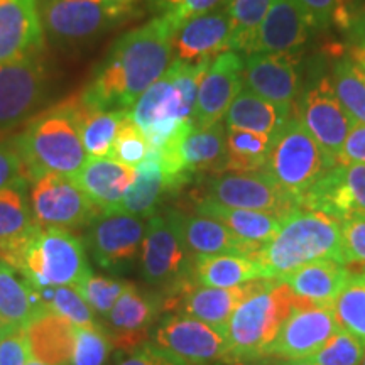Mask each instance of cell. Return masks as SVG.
<instances>
[{"instance_id": "cell-9", "label": "cell", "mask_w": 365, "mask_h": 365, "mask_svg": "<svg viewBox=\"0 0 365 365\" xmlns=\"http://www.w3.org/2000/svg\"><path fill=\"white\" fill-rule=\"evenodd\" d=\"M195 255L182 237L178 210L148 218L140 250V266L148 284L168 293L191 279Z\"/></svg>"}, {"instance_id": "cell-38", "label": "cell", "mask_w": 365, "mask_h": 365, "mask_svg": "<svg viewBox=\"0 0 365 365\" xmlns=\"http://www.w3.org/2000/svg\"><path fill=\"white\" fill-rule=\"evenodd\" d=\"M272 135L225 127V170L230 173L261 171L266 163Z\"/></svg>"}, {"instance_id": "cell-22", "label": "cell", "mask_w": 365, "mask_h": 365, "mask_svg": "<svg viewBox=\"0 0 365 365\" xmlns=\"http://www.w3.org/2000/svg\"><path fill=\"white\" fill-rule=\"evenodd\" d=\"M244 58L225 51L212 59L198 88L193 112L195 127H210L222 122L232 102L244 88Z\"/></svg>"}, {"instance_id": "cell-32", "label": "cell", "mask_w": 365, "mask_h": 365, "mask_svg": "<svg viewBox=\"0 0 365 365\" xmlns=\"http://www.w3.org/2000/svg\"><path fill=\"white\" fill-rule=\"evenodd\" d=\"M191 277L200 286L234 287L267 276L261 264L254 259L232 254H217L195 255Z\"/></svg>"}, {"instance_id": "cell-46", "label": "cell", "mask_w": 365, "mask_h": 365, "mask_svg": "<svg viewBox=\"0 0 365 365\" xmlns=\"http://www.w3.org/2000/svg\"><path fill=\"white\" fill-rule=\"evenodd\" d=\"M112 350L113 344L103 328L76 327L71 365H105Z\"/></svg>"}, {"instance_id": "cell-59", "label": "cell", "mask_w": 365, "mask_h": 365, "mask_svg": "<svg viewBox=\"0 0 365 365\" xmlns=\"http://www.w3.org/2000/svg\"><path fill=\"white\" fill-rule=\"evenodd\" d=\"M362 365H365V355H364V360H362Z\"/></svg>"}, {"instance_id": "cell-56", "label": "cell", "mask_w": 365, "mask_h": 365, "mask_svg": "<svg viewBox=\"0 0 365 365\" xmlns=\"http://www.w3.org/2000/svg\"><path fill=\"white\" fill-rule=\"evenodd\" d=\"M277 365H314V364H309L307 360H279Z\"/></svg>"}, {"instance_id": "cell-42", "label": "cell", "mask_w": 365, "mask_h": 365, "mask_svg": "<svg viewBox=\"0 0 365 365\" xmlns=\"http://www.w3.org/2000/svg\"><path fill=\"white\" fill-rule=\"evenodd\" d=\"M39 293L46 309H51V312L70 319L75 327L103 328L102 322L95 317L86 301L73 286L41 287Z\"/></svg>"}, {"instance_id": "cell-21", "label": "cell", "mask_w": 365, "mask_h": 365, "mask_svg": "<svg viewBox=\"0 0 365 365\" xmlns=\"http://www.w3.org/2000/svg\"><path fill=\"white\" fill-rule=\"evenodd\" d=\"M232 21L227 0L220 7L191 17L173 34V61L200 63L230 51Z\"/></svg>"}, {"instance_id": "cell-37", "label": "cell", "mask_w": 365, "mask_h": 365, "mask_svg": "<svg viewBox=\"0 0 365 365\" xmlns=\"http://www.w3.org/2000/svg\"><path fill=\"white\" fill-rule=\"evenodd\" d=\"M333 88L344 110L355 124H365V71L346 53H341L330 66Z\"/></svg>"}, {"instance_id": "cell-11", "label": "cell", "mask_w": 365, "mask_h": 365, "mask_svg": "<svg viewBox=\"0 0 365 365\" xmlns=\"http://www.w3.org/2000/svg\"><path fill=\"white\" fill-rule=\"evenodd\" d=\"M129 9L105 0H39L44 33L61 44H76L97 38L112 27Z\"/></svg>"}, {"instance_id": "cell-49", "label": "cell", "mask_w": 365, "mask_h": 365, "mask_svg": "<svg viewBox=\"0 0 365 365\" xmlns=\"http://www.w3.org/2000/svg\"><path fill=\"white\" fill-rule=\"evenodd\" d=\"M115 365H186L180 360L170 357L159 350L156 345L145 341L140 346H135L125 352H118L115 357Z\"/></svg>"}, {"instance_id": "cell-6", "label": "cell", "mask_w": 365, "mask_h": 365, "mask_svg": "<svg viewBox=\"0 0 365 365\" xmlns=\"http://www.w3.org/2000/svg\"><path fill=\"white\" fill-rule=\"evenodd\" d=\"M298 298L277 277L267 279L237 307L227 328V354L223 362L262 359L264 350L293 313Z\"/></svg>"}, {"instance_id": "cell-28", "label": "cell", "mask_w": 365, "mask_h": 365, "mask_svg": "<svg viewBox=\"0 0 365 365\" xmlns=\"http://www.w3.org/2000/svg\"><path fill=\"white\" fill-rule=\"evenodd\" d=\"M46 307L39 289L0 254V322L7 330H24Z\"/></svg>"}, {"instance_id": "cell-55", "label": "cell", "mask_w": 365, "mask_h": 365, "mask_svg": "<svg viewBox=\"0 0 365 365\" xmlns=\"http://www.w3.org/2000/svg\"><path fill=\"white\" fill-rule=\"evenodd\" d=\"M107 4H110V6H115V7H122V9H129V6L134 0H105Z\"/></svg>"}, {"instance_id": "cell-40", "label": "cell", "mask_w": 365, "mask_h": 365, "mask_svg": "<svg viewBox=\"0 0 365 365\" xmlns=\"http://www.w3.org/2000/svg\"><path fill=\"white\" fill-rule=\"evenodd\" d=\"M274 0H227L232 21L230 51L245 54Z\"/></svg>"}, {"instance_id": "cell-50", "label": "cell", "mask_w": 365, "mask_h": 365, "mask_svg": "<svg viewBox=\"0 0 365 365\" xmlns=\"http://www.w3.org/2000/svg\"><path fill=\"white\" fill-rule=\"evenodd\" d=\"M26 180L24 164L21 161L16 144L0 140V190Z\"/></svg>"}, {"instance_id": "cell-14", "label": "cell", "mask_w": 365, "mask_h": 365, "mask_svg": "<svg viewBox=\"0 0 365 365\" xmlns=\"http://www.w3.org/2000/svg\"><path fill=\"white\" fill-rule=\"evenodd\" d=\"M150 344L186 365L223 362L227 354V336L222 331L180 313L161 319Z\"/></svg>"}, {"instance_id": "cell-51", "label": "cell", "mask_w": 365, "mask_h": 365, "mask_svg": "<svg viewBox=\"0 0 365 365\" xmlns=\"http://www.w3.org/2000/svg\"><path fill=\"white\" fill-rule=\"evenodd\" d=\"M31 350L24 330H9L0 339V365H26Z\"/></svg>"}, {"instance_id": "cell-47", "label": "cell", "mask_w": 365, "mask_h": 365, "mask_svg": "<svg viewBox=\"0 0 365 365\" xmlns=\"http://www.w3.org/2000/svg\"><path fill=\"white\" fill-rule=\"evenodd\" d=\"M344 266L355 274H365V217L340 222Z\"/></svg>"}, {"instance_id": "cell-57", "label": "cell", "mask_w": 365, "mask_h": 365, "mask_svg": "<svg viewBox=\"0 0 365 365\" xmlns=\"http://www.w3.org/2000/svg\"><path fill=\"white\" fill-rule=\"evenodd\" d=\"M26 365H44V364H41L39 360H36V359L31 357L29 360H27V364H26Z\"/></svg>"}, {"instance_id": "cell-17", "label": "cell", "mask_w": 365, "mask_h": 365, "mask_svg": "<svg viewBox=\"0 0 365 365\" xmlns=\"http://www.w3.org/2000/svg\"><path fill=\"white\" fill-rule=\"evenodd\" d=\"M340 330L331 308L301 303L287 317L262 359L301 360L313 355Z\"/></svg>"}, {"instance_id": "cell-41", "label": "cell", "mask_w": 365, "mask_h": 365, "mask_svg": "<svg viewBox=\"0 0 365 365\" xmlns=\"http://www.w3.org/2000/svg\"><path fill=\"white\" fill-rule=\"evenodd\" d=\"M307 14L314 33H327L330 29L346 31L360 6L359 0H294Z\"/></svg>"}, {"instance_id": "cell-60", "label": "cell", "mask_w": 365, "mask_h": 365, "mask_svg": "<svg viewBox=\"0 0 365 365\" xmlns=\"http://www.w3.org/2000/svg\"><path fill=\"white\" fill-rule=\"evenodd\" d=\"M359 2H362V4H365V0H359Z\"/></svg>"}, {"instance_id": "cell-8", "label": "cell", "mask_w": 365, "mask_h": 365, "mask_svg": "<svg viewBox=\"0 0 365 365\" xmlns=\"http://www.w3.org/2000/svg\"><path fill=\"white\" fill-rule=\"evenodd\" d=\"M336 164L293 110L284 125L272 135L261 171L298 202Z\"/></svg>"}, {"instance_id": "cell-30", "label": "cell", "mask_w": 365, "mask_h": 365, "mask_svg": "<svg viewBox=\"0 0 365 365\" xmlns=\"http://www.w3.org/2000/svg\"><path fill=\"white\" fill-rule=\"evenodd\" d=\"M195 208L198 215L210 217L213 220L223 223L232 234L249 242V244L257 245V247H262L264 244L272 240L274 235L279 230L282 220H284V218H279L267 212L225 207V205L215 203L207 198H200Z\"/></svg>"}, {"instance_id": "cell-24", "label": "cell", "mask_w": 365, "mask_h": 365, "mask_svg": "<svg viewBox=\"0 0 365 365\" xmlns=\"http://www.w3.org/2000/svg\"><path fill=\"white\" fill-rule=\"evenodd\" d=\"M39 0H0V63L41 53Z\"/></svg>"}, {"instance_id": "cell-20", "label": "cell", "mask_w": 365, "mask_h": 365, "mask_svg": "<svg viewBox=\"0 0 365 365\" xmlns=\"http://www.w3.org/2000/svg\"><path fill=\"white\" fill-rule=\"evenodd\" d=\"M161 309H164L163 296L145 293L129 282L112 312L102 322L113 349L125 352L145 344Z\"/></svg>"}, {"instance_id": "cell-5", "label": "cell", "mask_w": 365, "mask_h": 365, "mask_svg": "<svg viewBox=\"0 0 365 365\" xmlns=\"http://www.w3.org/2000/svg\"><path fill=\"white\" fill-rule=\"evenodd\" d=\"M4 257L38 289L75 286L90 272L83 240L75 232L59 228L36 225Z\"/></svg>"}, {"instance_id": "cell-34", "label": "cell", "mask_w": 365, "mask_h": 365, "mask_svg": "<svg viewBox=\"0 0 365 365\" xmlns=\"http://www.w3.org/2000/svg\"><path fill=\"white\" fill-rule=\"evenodd\" d=\"M291 113L293 110L277 107V105L259 97L244 86L223 117V124L230 129L274 135L284 125Z\"/></svg>"}, {"instance_id": "cell-53", "label": "cell", "mask_w": 365, "mask_h": 365, "mask_svg": "<svg viewBox=\"0 0 365 365\" xmlns=\"http://www.w3.org/2000/svg\"><path fill=\"white\" fill-rule=\"evenodd\" d=\"M365 164V124H355L346 135L339 156V164Z\"/></svg>"}, {"instance_id": "cell-45", "label": "cell", "mask_w": 365, "mask_h": 365, "mask_svg": "<svg viewBox=\"0 0 365 365\" xmlns=\"http://www.w3.org/2000/svg\"><path fill=\"white\" fill-rule=\"evenodd\" d=\"M149 140L144 135V132L139 129V125L129 117L125 118L124 124L117 132L115 140H113L110 156L115 161L125 164V166L137 168L140 163L148 158L149 154Z\"/></svg>"}, {"instance_id": "cell-10", "label": "cell", "mask_w": 365, "mask_h": 365, "mask_svg": "<svg viewBox=\"0 0 365 365\" xmlns=\"http://www.w3.org/2000/svg\"><path fill=\"white\" fill-rule=\"evenodd\" d=\"M31 210L39 227L68 232L88 227L100 213L71 176L53 173L33 180Z\"/></svg>"}, {"instance_id": "cell-33", "label": "cell", "mask_w": 365, "mask_h": 365, "mask_svg": "<svg viewBox=\"0 0 365 365\" xmlns=\"http://www.w3.org/2000/svg\"><path fill=\"white\" fill-rule=\"evenodd\" d=\"M135 170V180L122 198L118 210L140 218H150L158 213V205L163 195L173 188L158 154L150 150V148L148 158Z\"/></svg>"}, {"instance_id": "cell-4", "label": "cell", "mask_w": 365, "mask_h": 365, "mask_svg": "<svg viewBox=\"0 0 365 365\" xmlns=\"http://www.w3.org/2000/svg\"><path fill=\"white\" fill-rule=\"evenodd\" d=\"M322 259L344 264L340 222L325 213L299 207L282 220L274 239L264 244L255 255V261L271 279Z\"/></svg>"}, {"instance_id": "cell-35", "label": "cell", "mask_w": 365, "mask_h": 365, "mask_svg": "<svg viewBox=\"0 0 365 365\" xmlns=\"http://www.w3.org/2000/svg\"><path fill=\"white\" fill-rule=\"evenodd\" d=\"M81 140L88 158H108L117 132L129 117V110H100L86 105L81 97H76Z\"/></svg>"}, {"instance_id": "cell-3", "label": "cell", "mask_w": 365, "mask_h": 365, "mask_svg": "<svg viewBox=\"0 0 365 365\" xmlns=\"http://www.w3.org/2000/svg\"><path fill=\"white\" fill-rule=\"evenodd\" d=\"M27 180L41 175L75 176L88 159L81 140L76 97L36 115L14 139Z\"/></svg>"}, {"instance_id": "cell-2", "label": "cell", "mask_w": 365, "mask_h": 365, "mask_svg": "<svg viewBox=\"0 0 365 365\" xmlns=\"http://www.w3.org/2000/svg\"><path fill=\"white\" fill-rule=\"evenodd\" d=\"M212 59L200 63L173 61L130 108V118L148 137L150 149H159L193 127L198 88Z\"/></svg>"}, {"instance_id": "cell-23", "label": "cell", "mask_w": 365, "mask_h": 365, "mask_svg": "<svg viewBox=\"0 0 365 365\" xmlns=\"http://www.w3.org/2000/svg\"><path fill=\"white\" fill-rule=\"evenodd\" d=\"M314 33L307 14L294 0H274L250 41L249 53L303 56L309 36Z\"/></svg>"}, {"instance_id": "cell-43", "label": "cell", "mask_w": 365, "mask_h": 365, "mask_svg": "<svg viewBox=\"0 0 365 365\" xmlns=\"http://www.w3.org/2000/svg\"><path fill=\"white\" fill-rule=\"evenodd\" d=\"M127 286H129L127 281L100 276V274H93L90 271L83 279H80L73 287L86 301L91 312L105 318L112 312L113 304L117 303V299L120 298Z\"/></svg>"}, {"instance_id": "cell-39", "label": "cell", "mask_w": 365, "mask_h": 365, "mask_svg": "<svg viewBox=\"0 0 365 365\" xmlns=\"http://www.w3.org/2000/svg\"><path fill=\"white\" fill-rule=\"evenodd\" d=\"M331 313L341 330L365 344V274H352L331 304Z\"/></svg>"}, {"instance_id": "cell-25", "label": "cell", "mask_w": 365, "mask_h": 365, "mask_svg": "<svg viewBox=\"0 0 365 365\" xmlns=\"http://www.w3.org/2000/svg\"><path fill=\"white\" fill-rule=\"evenodd\" d=\"M135 175V168L112 158H88L83 168L71 178L98 212H115Z\"/></svg>"}, {"instance_id": "cell-16", "label": "cell", "mask_w": 365, "mask_h": 365, "mask_svg": "<svg viewBox=\"0 0 365 365\" xmlns=\"http://www.w3.org/2000/svg\"><path fill=\"white\" fill-rule=\"evenodd\" d=\"M46 66L39 53L0 63V129L36 112L46 95Z\"/></svg>"}, {"instance_id": "cell-12", "label": "cell", "mask_w": 365, "mask_h": 365, "mask_svg": "<svg viewBox=\"0 0 365 365\" xmlns=\"http://www.w3.org/2000/svg\"><path fill=\"white\" fill-rule=\"evenodd\" d=\"M203 198L232 208L267 212L279 218H286L298 208L293 196L281 190L262 171L217 173L205 185Z\"/></svg>"}, {"instance_id": "cell-54", "label": "cell", "mask_w": 365, "mask_h": 365, "mask_svg": "<svg viewBox=\"0 0 365 365\" xmlns=\"http://www.w3.org/2000/svg\"><path fill=\"white\" fill-rule=\"evenodd\" d=\"M279 359H255V360H234V362H222V365H277Z\"/></svg>"}, {"instance_id": "cell-15", "label": "cell", "mask_w": 365, "mask_h": 365, "mask_svg": "<svg viewBox=\"0 0 365 365\" xmlns=\"http://www.w3.org/2000/svg\"><path fill=\"white\" fill-rule=\"evenodd\" d=\"M299 208L313 210L344 222L365 217V164H336L298 200Z\"/></svg>"}, {"instance_id": "cell-58", "label": "cell", "mask_w": 365, "mask_h": 365, "mask_svg": "<svg viewBox=\"0 0 365 365\" xmlns=\"http://www.w3.org/2000/svg\"><path fill=\"white\" fill-rule=\"evenodd\" d=\"M9 330H7V328L6 327H4V323L2 322H0V339H2V336L4 335H6V333H7Z\"/></svg>"}, {"instance_id": "cell-18", "label": "cell", "mask_w": 365, "mask_h": 365, "mask_svg": "<svg viewBox=\"0 0 365 365\" xmlns=\"http://www.w3.org/2000/svg\"><path fill=\"white\" fill-rule=\"evenodd\" d=\"M144 235V218L120 210L100 212L86 227L85 244L98 266L118 267L139 257Z\"/></svg>"}, {"instance_id": "cell-29", "label": "cell", "mask_w": 365, "mask_h": 365, "mask_svg": "<svg viewBox=\"0 0 365 365\" xmlns=\"http://www.w3.org/2000/svg\"><path fill=\"white\" fill-rule=\"evenodd\" d=\"M182 237L186 245L193 255H217L232 254L250 257L255 261L261 247L242 240L232 234L223 223L213 220L205 215H190V213L178 212Z\"/></svg>"}, {"instance_id": "cell-7", "label": "cell", "mask_w": 365, "mask_h": 365, "mask_svg": "<svg viewBox=\"0 0 365 365\" xmlns=\"http://www.w3.org/2000/svg\"><path fill=\"white\" fill-rule=\"evenodd\" d=\"M330 66L331 61L323 53L304 59L294 112L317 143L339 163L341 148L355 122L336 97Z\"/></svg>"}, {"instance_id": "cell-31", "label": "cell", "mask_w": 365, "mask_h": 365, "mask_svg": "<svg viewBox=\"0 0 365 365\" xmlns=\"http://www.w3.org/2000/svg\"><path fill=\"white\" fill-rule=\"evenodd\" d=\"M227 158L225 124L217 122L210 127H191L181 143V161L185 175L223 173Z\"/></svg>"}, {"instance_id": "cell-48", "label": "cell", "mask_w": 365, "mask_h": 365, "mask_svg": "<svg viewBox=\"0 0 365 365\" xmlns=\"http://www.w3.org/2000/svg\"><path fill=\"white\" fill-rule=\"evenodd\" d=\"M154 4L161 16L166 17L176 29L191 17L220 7L222 4H225V0H154Z\"/></svg>"}, {"instance_id": "cell-1", "label": "cell", "mask_w": 365, "mask_h": 365, "mask_svg": "<svg viewBox=\"0 0 365 365\" xmlns=\"http://www.w3.org/2000/svg\"><path fill=\"white\" fill-rule=\"evenodd\" d=\"M173 34L171 22L158 16L120 36L93 71L81 100L100 110H130L171 66Z\"/></svg>"}, {"instance_id": "cell-44", "label": "cell", "mask_w": 365, "mask_h": 365, "mask_svg": "<svg viewBox=\"0 0 365 365\" xmlns=\"http://www.w3.org/2000/svg\"><path fill=\"white\" fill-rule=\"evenodd\" d=\"M364 355V341L340 328L322 349L301 360H307V362L314 365H362Z\"/></svg>"}, {"instance_id": "cell-52", "label": "cell", "mask_w": 365, "mask_h": 365, "mask_svg": "<svg viewBox=\"0 0 365 365\" xmlns=\"http://www.w3.org/2000/svg\"><path fill=\"white\" fill-rule=\"evenodd\" d=\"M345 53L365 71V4L357 9L352 22L346 27Z\"/></svg>"}, {"instance_id": "cell-19", "label": "cell", "mask_w": 365, "mask_h": 365, "mask_svg": "<svg viewBox=\"0 0 365 365\" xmlns=\"http://www.w3.org/2000/svg\"><path fill=\"white\" fill-rule=\"evenodd\" d=\"M244 58V86L286 110H294L301 86L303 56L249 53Z\"/></svg>"}, {"instance_id": "cell-27", "label": "cell", "mask_w": 365, "mask_h": 365, "mask_svg": "<svg viewBox=\"0 0 365 365\" xmlns=\"http://www.w3.org/2000/svg\"><path fill=\"white\" fill-rule=\"evenodd\" d=\"M350 276H352V271L341 262L333 261V259H322V261L304 264L277 279L286 282L296 298L308 301L314 307L331 308L333 301L344 289Z\"/></svg>"}, {"instance_id": "cell-36", "label": "cell", "mask_w": 365, "mask_h": 365, "mask_svg": "<svg viewBox=\"0 0 365 365\" xmlns=\"http://www.w3.org/2000/svg\"><path fill=\"white\" fill-rule=\"evenodd\" d=\"M27 180L0 190V254L19 244L33 228V210L27 202Z\"/></svg>"}, {"instance_id": "cell-26", "label": "cell", "mask_w": 365, "mask_h": 365, "mask_svg": "<svg viewBox=\"0 0 365 365\" xmlns=\"http://www.w3.org/2000/svg\"><path fill=\"white\" fill-rule=\"evenodd\" d=\"M31 357L44 365H71L76 327L61 314L44 309L24 327Z\"/></svg>"}, {"instance_id": "cell-13", "label": "cell", "mask_w": 365, "mask_h": 365, "mask_svg": "<svg viewBox=\"0 0 365 365\" xmlns=\"http://www.w3.org/2000/svg\"><path fill=\"white\" fill-rule=\"evenodd\" d=\"M267 279L271 277L249 281L234 287H208L196 284L191 277L185 284L163 296L164 309L168 312L178 309L176 313L200 319L227 336L228 322L237 307L255 291L261 289Z\"/></svg>"}]
</instances>
